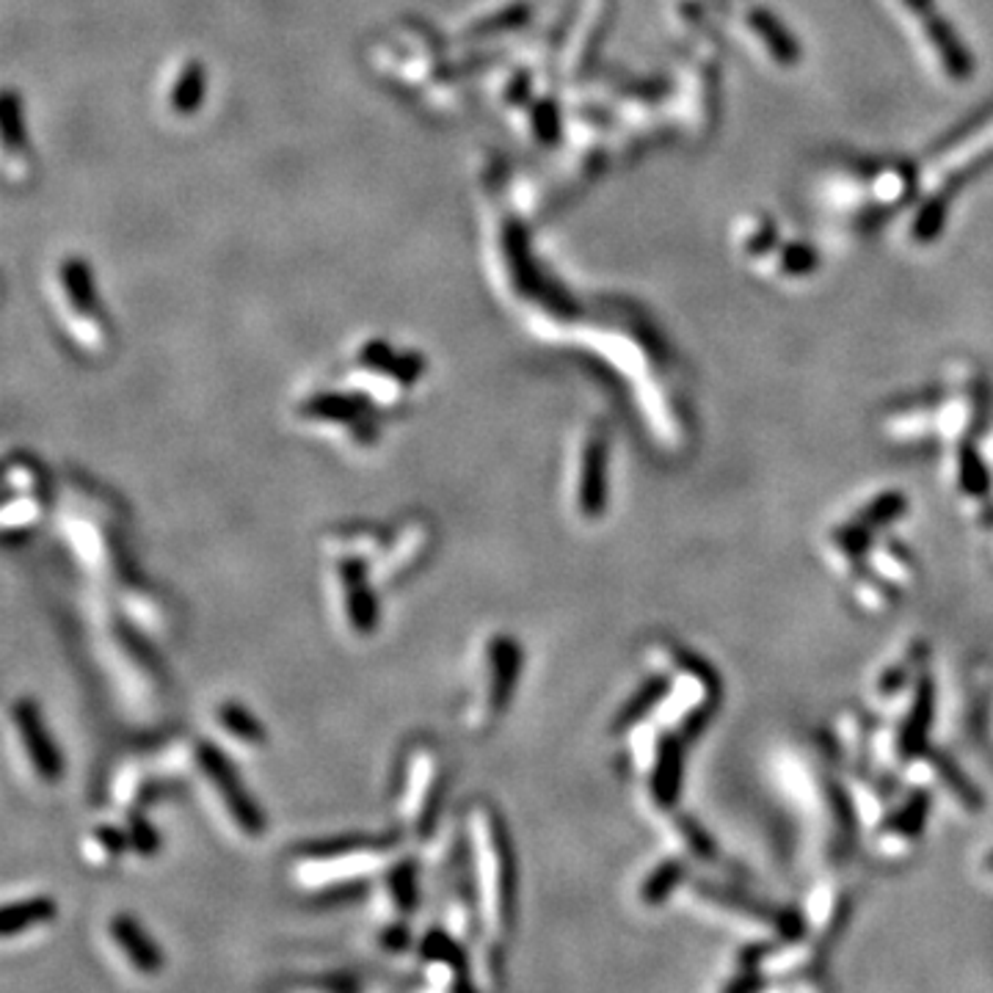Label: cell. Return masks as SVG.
Listing matches in <instances>:
<instances>
[{"instance_id":"ac0fdd59","label":"cell","mask_w":993,"mask_h":993,"mask_svg":"<svg viewBox=\"0 0 993 993\" xmlns=\"http://www.w3.org/2000/svg\"><path fill=\"white\" fill-rule=\"evenodd\" d=\"M668 690H670L668 676H654V679H648L646 685H643L641 690H637L635 696L624 704V709L618 713V718H616L618 729H632L637 720H643L646 715L657 713V707L663 704V698L668 696Z\"/></svg>"},{"instance_id":"3957f363","label":"cell","mask_w":993,"mask_h":993,"mask_svg":"<svg viewBox=\"0 0 993 993\" xmlns=\"http://www.w3.org/2000/svg\"><path fill=\"white\" fill-rule=\"evenodd\" d=\"M392 867V853L378 844L331 848L324 853H307L293 867V880L301 889H335L370 878L378 869Z\"/></svg>"},{"instance_id":"e0dca14e","label":"cell","mask_w":993,"mask_h":993,"mask_svg":"<svg viewBox=\"0 0 993 993\" xmlns=\"http://www.w3.org/2000/svg\"><path fill=\"white\" fill-rule=\"evenodd\" d=\"M383 900L392 919L409 917L417 908V878L409 864H392L383 880Z\"/></svg>"},{"instance_id":"8fae6325","label":"cell","mask_w":993,"mask_h":993,"mask_svg":"<svg viewBox=\"0 0 993 993\" xmlns=\"http://www.w3.org/2000/svg\"><path fill=\"white\" fill-rule=\"evenodd\" d=\"M109 935L114 939L120 955L130 963V969H135L144 977H157L163 972L161 946L146 935L139 919H133L130 913H116L109 924Z\"/></svg>"},{"instance_id":"5bb4252c","label":"cell","mask_w":993,"mask_h":993,"mask_svg":"<svg viewBox=\"0 0 993 993\" xmlns=\"http://www.w3.org/2000/svg\"><path fill=\"white\" fill-rule=\"evenodd\" d=\"M59 913L55 900L50 897H28V900L9 902L3 908V917H0V930H3V939H17V935H25L31 930L50 924Z\"/></svg>"},{"instance_id":"44dd1931","label":"cell","mask_w":993,"mask_h":993,"mask_svg":"<svg viewBox=\"0 0 993 993\" xmlns=\"http://www.w3.org/2000/svg\"><path fill=\"white\" fill-rule=\"evenodd\" d=\"M218 726H224V731H227L229 737H235L240 745H252L254 748V745H263L265 740L257 720H254L246 709L235 707V704H224V707L218 709Z\"/></svg>"},{"instance_id":"277c9868","label":"cell","mask_w":993,"mask_h":993,"mask_svg":"<svg viewBox=\"0 0 993 993\" xmlns=\"http://www.w3.org/2000/svg\"><path fill=\"white\" fill-rule=\"evenodd\" d=\"M196 759H199V770L205 772L207 784H211V789L216 792V798L222 800L229 820H233L240 831L248 833V837L263 833L265 828L263 815H259V809L254 806V800L248 798L246 787L238 781V776H235V770L229 767V761L224 759L216 748H211V745H199V756H196Z\"/></svg>"},{"instance_id":"484cf974","label":"cell","mask_w":993,"mask_h":993,"mask_svg":"<svg viewBox=\"0 0 993 993\" xmlns=\"http://www.w3.org/2000/svg\"><path fill=\"white\" fill-rule=\"evenodd\" d=\"M902 3H905L908 9H913V11H930V9H933V0H902Z\"/></svg>"},{"instance_id":"6da1fadb","label":"cell","mask_w":993,"mask_h":993,"mask_svg":"<svg viewBox=\"0 0 993 993\" xmlns=\"http://www.w3.org/2000/svg\"><path fill=\"white\" fill-rule=\"evenodd\" d=\"M470 856L481 935L500 944L511 922L513 872L505 831L500 817L489 806H475L470 815Z\"/></svg>"},{"instance_id":"52a82bcc","label":"cell","mask_w":993,"mask_h":993,"mask_svg":"<svg viewBox=\"0 0 993 993\" xmlns=\"http://www.w3.org/2000/svg\"><path fill=\"white\" fill-rule=\"evenodd\" d=\"M911 772L917 781L928 784L930 792H946V798H952V803L963 811L980 809V792L974 789V784H969L963 778V772L958 770V765L946 756L935 754V750L924 748L917 759H911Z\"/></svg>"},{"instance_id":"603a6c76","label":"cell","mask_w":993,"mask_h":993,"mask_svg":"<svg viewBox=\"0 0 993 993\" xmlns=\"http://www.w3.org/2000/svg\"><path fill=\"white\" fill-rule=\"evenodd\" d=\"M930 37H933L935 48H939L941 61L946 64V72H952L955 78H966L972 66H969V55H966V50L961 48V42H958L955 33H952L950 28L930 25Z\"/></svg>"},{"instance_id":"83f0119b","label":"cell","mask_w":993,"mask_h":993,"mask_svg":"<svg viewBox=\"0 0 993 993\" xmlns=\"http://www.w3.org/2000/svg\"><path fill=\"white\" fill-rule=\"evenodd\" d=\"M417 993H444V991H439V989H431V985H426V989H420Z\"/></svg>"},{"instance_id":"7c38bea8","label":"cell","mask_w":993,"mask_h":993,"mask_svg":"<svg viewBox=\"0 0 993 993\" xmlns=\"http://www.w3.org/2000/svg\"><path fill=\"white\" fill-rule=\"evenodd\" d=\"M337 577H340L342 605H346L348 621L357 632H370L378 624V605L376 596L368 588V574H365L362 557H346L337 563Z\"/></svg>"},{"instance_id":"d6986e66","label":"cell","mask_w":993,"mask_h":993,"mask_svg":"<svg viewBox=\"0 0 993 993\" xmlns=\"http://www.w3.org/2000/svg\"><path fill=\"white\" fill-rule=\"evenodd\" d=\"M304 414L318 422H348L359 426L365 417V406L359 403L357 395H320L304 406Z\"/></svg>"},{"instance_id":"7402d4cb","label":"cell","mask_w":993,"mask_h":993,"mask_svg":"<svg viewBox=\"0 0 993 993\" xmlns=\"http://www.w3.org/2000/svg\"><path fill=\"white\" fill-rule=\"evenodd\" d=\"M127 848V833L116 831V828L103 826L98 831L89 833L86 839V859L92 864H111L122 850Z\"/></svg>"},{"instance_id":"30bf717a","label":"cell","mask_w":993,"mask_h":993,"mask_svg":"<svg viewBox=\"0 0 993 993\" xmlns=\"http://www.w3.org/2000/svg\"><path fill=\"white\" fill-rule=\"evenodd\" d=\"M519 670H522V652L513 637H494L487 652V698L483 704L489 713H502L511 702V693L516 687Z\"/></svg>"},{"instance_id":"2e32d148","label":"cell","mask_w":993,"mask_h":993,"mask_svg":"<svg viewBox=\"0 0 993 993\" xmlns=\"http://www.w3.org/2000/svg\"><path fill=\"white\" fill-rule=\"evenodd\" d=\"M922 663H924V646L922 643H908L902 648L900 657L891 659L889 665H883L874 679V693L880 698H894L900 693H905L908 687L913 685L919 674H922Z\"/></svg>"},{"instance_id":"4316f807","label":"cell","mask_w":993,"mask_h":993,"mask_svg":"<svg viewBox=\"0 0 993 993\" xmlns=\"http://www.w3.org/2000/svg\"><path fill=\"white\" fill-rule=\"evenodd\" d=\"M985 461H989V467H991V475H993V437H991V442L985 444Z\"/></svg>"},{"instance_id":"7a4b0ae2","label":"cell","mask_w":993,"mask_h":993,"mask_svg":"<svg viewBox=\"0 0 993 993\" xmlns=\"http://www.w3.org/2000/svg\"><path fill=\"white\" fill-rule=\"evenodd\" d=\"M930 718H933V682L922 670L908 687L905 707L897 713L891 724L874 731V754L880 756V761L885 767L911 765V759H917L924 750Z\"/></svg>"},{"instance_id":"9c48e42d","label":"cell","mask_w":993,"mask_h":993,"mask_svg":"<svg viewBox=\"0 0 993 993\" xmlns=\"http://www.w3.org/2000/svg\"><path fill=\"white\" fill-rule=\"evenodd\" d=\"M648 792L659 809H670L682 789V740L674 731H665L654 740L646 756Z\"/></svg>"},{"instance_id":"ffe728a7","label":"cell","mask_w":993,"mask_h":993,"mask_svg":"<svg viewBox=\"0 0 993 993\" xmlns=\"http://www.w3.org/2000/svg\"><path fill=\"white\" fill-rule=\"evenodd\" d=\"M682 878H685V867H682L679 861L676 859L663 861V864H659L646 880H643L641 900L646 902V905H657V902L668 900L670 891L682 883Z\"/></svg>"},{"instance_id":"d4e9b609","label":"cell","mask_w":993,"mask_h":993,"mask_svg":"<svg viewBox=\"0 0 993 993\" xmlns=\"http://www.w3.org/2000/svg\"><path fill=\"white\" fill-rule=\"evenodd\" d=\"M756 28H759L761 37H765L767 42H770V48L776 50V53L781 55V59H789V55H792V44L787 42V37H784V31H778V28L772 25V20H767V17H759V22H756Z\"/></svg>"},{"instance_id":"9a60e30c","label":"cell","mask_w":993,"mask_h":993,"mask_svg":"<svg viewBox=\"0 0 993 993\" xmlns=\"http://www.w3.org/2000/svg\"><path fill=\"white\" fill-rule=\"evenodd\" d=\"M867 557H869V572L880 574L885 583L897 585V588L911 585L919 574L917 561H913L911 552H908L902 544H897L894 539H883L880 544H874Z\"/></svg>"},{"instance_id":"ba28073f","label":"cell","mask_w":993,"mask_h":993,"mask_svg":"<svg viewBox=\"0 0 993 993\" xmlns=\"http://www.w3.org/2000/svg\"><path fill=\"white\" fill-rule=\"evenodd\" d=\"M930 789H917L908 800H902L894 811L878 822V848L889 856H902L911 844L919 842L928 822Z\"/></svg>"},{"instance_id":"8992f818","label":"cell","mask_w":993,"mask_h":993,"mask_svg":"<svg viewBox=\"0 0 993 993\" xmlns=\"http://www.w3.org/2000/svg\"><path fill=\"white\" fill-rule=\"evenodd\" d=\"M607 505V437L591 431L577 453V511L600 519Z\"/></svg>"},{"instance_id":"4fadbf2b","label":"cell","mask_w":993,"mask_h":993,"mask_svg":"<svg viewBox=\"0 0 993 993\" xmlns=\"http://www.w3.org/2000/svg\"><path fill=\"white\" fill-rule=\"evenodd\" d=\"M952 489L966 502H980L991 494L993 475L985 455L972 448V442H958L950 455Z\"/></svg>"},{"instance_id":"cb8c5ba5","label":"cell","mask_w":993,"mask_h":993,"mask_svg":"<svg viewBox=\"0 0 993 993\" xmlns=\"http://www.w3.org/2000/svg\"><path fill=\"white\" fill-rule=\"evenodd\" d=\"M674 833H676V839H679L682 848H685L687 856H693V859H713V844H709V837H704L702 828H698L693 820H687V815L676 817Z\"/></svg>"},{"instance_id":"5b68a950","label":"cell","mask_w":993,"mask_h":993,"mask_svg":"<svg viewBox=\"0 0 993 993\" xmlns=\"http://www.w3.org/2000/svg\"><path fill=\"white\" fill-rule=\"evenodd\" d=\"M11 724H14L17 737H20L22 750H25L28 765L33 767L39 781L55 784L64 772V761H61L59 748H55L53 737H50L48 726H44L39 707L31 698H17L14 707H11Z\"/></svg>"}]
</instances>
